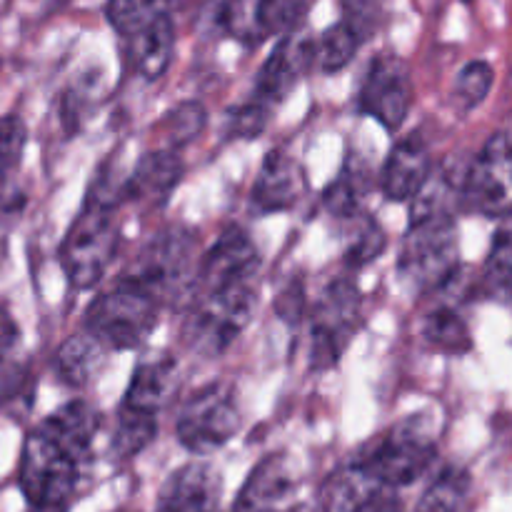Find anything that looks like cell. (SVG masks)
<instances>
[{"mask_svg": "<svg viewBox=\"0 0 512 512\" xmlns=\"http://www.w3.org/2000/svg\"><path fill=\"white\" fill-rule=\"evenodd\" d=\"M98 430L100 415L85 400H70L30 430L18 475L28 505L70 508Z\"/></svg>", "mask_w": 512, "mask_h": 512, "instance_id": "6da1fadb", "label": "cell"}, {"mask_svg": "<svg viewBox=\"0 0 512 512\" xmlns=\"http://www.w3.org/2000/svg\"><path fill=\"white\" fill-rule=\"evenodd\" d=\"M118 203L88 193L83 210L75 215L63 245L60 263L70 285L88 290L105 275L118 253Z\"/></svg>", "mask_w": 512, "mask_h": 512, "instance_id": "7a4b0ae2", "label": "cell"}, {"mask_svg": "<svg viewBox=\"0 0 512 512\" xmlns=\"http://www.w3.org/2000/svg\"><path fill=\"white\" fill-rule=\"evenodd\" d=\"M258 290L255 283H233L213 290H195L193 308L185 318L183 338L203 355H220L250 323Z\"/></svg>", "mask_w": 512, "mask_h": 512, "instance_id": "3957f363", "label": "cell"}, {"mask_svg": "<svg viewBox=\"0 0 512 512\" xmlns=\"http://www.w3.org/2000/svg\"><path fill=\"white\" fill-rule=\"evenodd\" d=\"M438 445L428 418L415 415L395 425L388 435L370 445L358 460L370 478L385 490L408 488L423 478L435 463Z\"/></svg>", "mask_w": 512, "mask_h": 512, "instance_id": "277c9868", "label": "cell"}, {"mask_svg": "<svg viewBox=\"0 0 512 512\" xmlns=\"http://www.w3.org/2000/svg\"><path fill=\"white\" fill-rule=\"evenodd\" d=\"M160 305L130 275L100 293L85 313V330L108 350H135L158 323Z\"/></svg>", "mask_w": 512, "mask_h": 512, "instance_id": "5b68a950", "label": "cell"}, {"mask_svg": "<svg viewBox=\"0 0 512 512\" xmlns=\"http://www.w3.org/2000/svg\"><path fill=\"white\" fill-rule=\"evenodd\" d=\"M198 238L188 228H165L140 250L133 268L125 275L135 280L145 293L155 298L163 308L178 300L190 285H195L198 273Z\"/></svg>", "mask_w": 512, "mask_h": 512, "instance_id": "8992f818", "label": "cell"}, {"mask_svg": "<svg viewBox=\"0 0 512 512\" xmlns=\"http://www.w3.org/2000/svg\"><path fill=\"white\" fill-rule=\"evenodd\" d=\"M398 268L415 290H440L453 283L458 275V233L453 213L410 220Z\"/></svg>", "mask_w": 512, "mask_h": 512, "instance_id": "52a82bcc", "label": "cell"}, {"mask_svg": "<svg viewBox=\"0 0 512 512\" xmlns=\"http://www.w3.org/2000/svg\"><path fill=\"white\" fill-rule=\"evenodd\" d=\"M460 200L485 218L512 215V135L495 133L463 173Z\"/></svg>", "mask_w": 512, "mask_h": 512, "instance_id": "ba28073f", "label": "cell"}, {"mask_svg": "<svg viewBox=\"0 0 512 512\" xmlns=\"http://www.w3.org/2000/svg\"><path fill=\"white\" fill-rule=\"evenodd\" d=\"M240 428V410L235 393L225 385H208L198 390L178 415L180 445L195 455H210L233 440Z\"/></svg>", "mask_w": 512, "mask_h": 512, "instance_id": "9c48e42d", "label": "cell"}, {"mask_svg": "<svg viewBox=\"0 0 512 512\" xmlns=\"http://www.w3.org/2000/svg\"><path fill=\"white\" fill-rule=\"evenodd\" d=\"M358 103L360 110L383 128L398 130L413 105V83L403 60L388 53L375 58L360 85Z\"/></svg>", "mask_w": 512, "mask_h": 512, "instance_id": "30bf717a", "label": "cell"}, {"mask_svg": "<svg viewBox=\"0 0 512 512\" xmlns=\"http://www.w3.org/2000/svg\"><path fill=\"white\" fill-rule=\"evenodd\" d=\"M318 320L313 325L310 343V365L315 370H330L338 365L358 315V288L350 280H335L325 290L315 310Z\"/></svg>", "mask_w": 512, "mask_h": 512, "instance_id": "8fae6325", "label": "cell"}, {"mask_svg": "<svg viewBox=\"0 0 512 512\" xmlns=\"http://www.w3.org/2000/svg\"><path fill=\"white\" fill-rule=\"evenodd\" d=\"M298 508V470L283 453L260 460L240 488L233 512H295Z\"/></svg>", "mask_w": 512, "mask_h": 512, "instance_id": "7c38bea8", "label": "cell"}, {"mask_svg": "<svg viewBox=\"0 0 512 512\" xmlns=\"http://www.w3.org/2000/svg\"><path fill=\"white\" fill-rule=\"evenodd\" d=\"M260 255L243 228H228L203 255L195 273V290H213L233 283H255Z\"/></svg>", "mask_w": 512, "mask_h": 512, "instance_id": "4fadbf2b", "label": "cell"}, {"mask_svg": "<svg viewBox=\"0 0 512 512\" xmlns=\"http://www.w3.org/2000/svg\"><path fill=\"white\" fill-rule=\"evenodd\" d=\"M310 65H315V40L298 38L293 33L283 35L255 78L253 100L263 103L265 108L285 100L298 80L308 73Z\"/></svg>", "mask_w": 512, "mask_h": 512, "instance_id": "5bb4252c", "label": "cell"}, {"mask_svg": "<svg viewBox=\"0 0 512 512\" xmlns=\"http://www.w3.org/2000/svg\"><path fill=\"white\" fill-rule=\"evenodd\" d=\"M220 493L218 470L208 463H188L165 480L155 512H218Z\"/></svg>", "mask_w": 512, "mask_h": 512, "instance_id": "9a60e30c", "label": "cell"}, {"mask_svg": "<svg viewBox=\"0 0 512 512\" xmlns=\"http://www.w3.org/2000/svg\"><path fill=\"white\" fill-rule=\"evenodd\" d=\"M430 173H433V160L428 145L413 133L390 150L380 178V190L390 203H408L418 195Z\"/></svg>", "mask_w": 512, "mask_h": 512, "instance_id": "2e32d148", "label": "cell"}, {"mask_svg": "<svg viewBox=\"0 0 512 512\" xmlns=\"http://www.w3.org/2000/svg\"><path fill=\"white\" fill-rule=\"evenodd\" d=\"M183 160L175 150H155V153H145L143 158L135 165L133 175L125 178L123 195L125 200H133V203L150 205V208H158L165 200L170 198V193L175 190V185L183 178Z\"/></svg>", "mask_w": 512, "mask_h": 512, "instance_id": "e0dca14e", "label": "cell"}, {"mask_svg": "<svg viewBox=\"0 0 512 512\" xmlns=\"http://www.w3.org/2000/svg\"><path fill=\"white\" fill-rule=\"evenodd\" d=\"M128 38V58L135 73L145 80H158L170 68L175 50V25L168 13L155 10Z\"/></svg>", "mask_w": 512, "mask_h": 512, "instance_id": "ac0fdd59", "label": "cell"}, {"mask_svg": "<svg viewBox=\"0 0 512 512\" xmlns=\"http://www.w3.org/2000/svg\"><path fill=\"white\" fill-rule=\"evenodd\" d=\"M305 190L303 168L290 155L268 153L253 185V205L260 213H283L300 200Z\"/></svg>", "mask_w": 512, "mask_h": 512, "instance_id": "d6986e66", "label": "cell"}, {"mask_svg": "<svg viewBox=\"0 0 512 512\" xmlns=\"http://www.w3.org/2000/svg\"><path fill=\"white\" fill-rule=\"evenodd\" d=\"M173 380H175L173 360L170 358L143 360V363L135 368L133 378H130V385L128 390H125V398L120 408L158 418L163 405L168 403V393L170 388H173Z\"/></svg>", "mask_w": 512, "mask_h": 512, "instance_id": "ffe728a7", "label": "cell"}, {"mask_svg": "<svg viewBox=\"0 0 512 512\" xmlns=\"http://www.w3.org/2000/svg\"><path fill=\"white\" fill-rule=\"evenodd\" d=\"M378 483L370 478L368 470L353 460L338 473L328 478L320 493V510L323 512H355L363 503H368L375 493H380Z\"/></svg>", "mask_w": 512, "mask_h": 512, "instance_id": "44dd1931", "label": "cell"}, {"mask_svg": "<svg viewBox=\"0 0 512 512\" xmlns=\"http://www.w3.org/2000/svg\"><path fill=\"white\" fill-rule=\"evenodd\" d=\"M105 345L93 333H78L60 345L55 355V370L58 378L70 388H83L90 383L98 368L105 360Z\"/></svg>", "mask_w": 512, "mask_h": 512, "instance_id": "7402d4cb", "label": "cell"}, {"mask_svg": "<svg viewBox=\"0 0 512 512\" xmlns=\"http://www.w3.org/2000/svg\"><path fill=\"white\" fill-rule=\"evenodd\" d=\"M470 490H473V480L468 470L450 465L440 470L433 483L425 488L415 512H463L470 500Z\"/></svg>", "mask_w": 512, "mask_h": 512, "instance_id": "603a6c76", "label": "cell"}, {"mask_svg": "<svg viewBox=\"0 0 512 512\" xmlns=\"http://www.w3.org/2000/svg\"><path fill=\"white\" fill-rule=\"evenodd\" d=\"M483 290L490 298L512 300V218L495 230L488 260L483 268Z\"/></svg>", "mask_w": 512, "mask_h": 512, "instance_id": "cb8c5ba5", "label": "cell"}, {"mask_svg": "<svg viewBox=\"0 0 512 512\" xmlns=\"http://www.w3.org/2000/svg\"><path fill=\"white\" fill-rule=\"evenodd\" d=\"M310 10V0H253L255 30L258 38L290 35Z\"/></svg>", "mask_w": 512, "mask_h": 512, "instance_id": "d4e9b609", "label": "cell"}, {"mask_svg": "<svg viewBox=\"0 0 512 512\" xmlns=\"http://www.w3.org/2000/svg\"><path fill=\"white\" fill-rule=\"evenodd\" d=\"M155 435H158V418L120 408L113 433V453L118 458H133L153 443Z\"/></svg>", "mask_w": 512, "mask_h": 512, "instance_id": "484cf974", "label": "cell"}, {"mask_svg": "<svg viewBox=\"0 0 512 512\" xmlns=\"http://www.w3.org/2000/svg\"><path fill=\"white\" fill-rule=\"evenodd\" d=\"M358 48V35L340 20V23L330 25V28L320 35L318 43H315V65H318L323 73H338V70H343L345 65L355 58Z\"/></svg>", "mask_w": 512, "mask_h": 512, "instance_id": "4316f807", "label": "cell"}, {"mask_svg": "<svg viewBox=\"0 0 512 512\" xmlns=\"http://www.w3.org/2000/svg\"><path fill=\"white\" fill-rule=\"evenodd\" d=\"M425 338L435 348L445 350V353H465L473 345L468 325L460 318L458 310L453 308H438L428 315V320H425Z\"/></svg>", "mask_w": 512, "mask_h": 512, "instance_id": "83f0119b", "label": "cell"}, {"mask_svg": "<svg viewBox=\"0 0 512 512\" xmlns=\"http://www.w3.org/2000/svg\"><path fill=\"white\" fill-rule=\"evenodd\" d=\"M343 23L358 35L360 43L373 38L388 18V0H340Z\"/></svg>", "mask_w": 512, "mask_h": 512, "instance_id": "f1b7e54d", "label": "cell"}, {"mask_svg": "<svg viewBox=\"0 0 512 512\" xmlns=\"http://www.w3.org/2000/svg\"><path fill=\"white\" fill-rule=\"evenodd\" d=\"M495 83V73L485 60H473L465 65L455 78V100L463 110H473L490 95Z\"/></svg>", "mask_w": 512, "mask_h": 512, "instance_id": "f546056e", "label": "cell"}, {"mask_svg": "<svg viewBox=\"0 0 512 512\" xmlns=\"http://www.w3.org/2000/svg\"><path fill=\"white\" fill-rule=\"evenodd\" d=\"M28 130L18 115H0V193L23 158Z\"/></svg>", "mask_w": 512, "mask_h": 512, "instance_id": "4dcf8cb0", "label": "cell"}, {"mask_svg": "<svg viewBox=\"0 0 512 512\" xmlns=\"http://www.w3.org/2000/svg\"><path fill=\"white\" fill-rule=\"evenodd\" d=\"M205 120H208V113H205L203 105L198 100H185L165 115V133H168L170 143L180 148V145L198 138L200 130L205 128Z\"/></svg>", "mask_w": 512, "mask_h": 512, "instance_id": "1f68e13d", "label": "cell"}, {"mask_svg": "<svg viewBox=\"0 0 512 512\" xmlns=\"http://www.w3.org/2000/svg\"><path fill=\"white\" fill-rule=\"evenodd\" d=\"M363 193V178L358 173H343L338 180H333L328 185V190L323 195V203L338 218H350V215L358 213Z\"/></svg>", "mask_w": 512, "mask_h": 512, "instance_id": "d6a6232c", "label": "cell"}, {"mask_svg": "<svg viewBox=\"0 0 512 512\" xmlns=\"http://www.w3.org/2000/svg\"><path fill=\"white\" fill-rule=\"evenodd\" d=\"M158 0H110L108 20L120 35H130L155 13Z\"/></svg>", "mask_w": 512, "mask_h": 512, "instance_id": "836d02e7", "label": "cell"}, {"mask_svg": "<svg viewBox=\"0 0 512 512\" xmlns=\"http://www.w3.org/2000/svg\"><path fill=\"white\" fill-rule=\"evenodd\" d=\"M268 110L258 100H250V103L240 105L233 115H230L228 133L233 138H258L260 133L268 125Z\"/></svg>", "mask_w": 512, "mask_h": 512, "instance_id": "e575fe53", "label": "cell"}, {"mask_svg": "<svg viewBox=\"0 0 512 512\" xmlns=\"http://www.w3.org/2000/svg\"><path fill=\"white\" fill-rule=\"evenodd\" d=\"M385 248V233L380 230L378 223H368L365 228L358 230L353 245L348 250V263L360 268V265L370 263V260L378 258Z\"/></svg>", "mask_w": 512, "mask_h": 512, "instance_id": "d590c367", "label": "cell"}, {"mask_svg": "<svg viewBox=\"0 0 512 512\" xmlns=\"http://www.w3.org/2000/svg\"><path fill=\"white\" fill-rule=\"evenodd\" d=\"M18 345V325L5 310H0V360L10 358Z\"/></svg>", "mask_w": 512, "mask_h": 512, "instance_id": "8d00e7d4", "label": "cell"}, {"mask_svg": "<svg viewBox=\"0 0 512 512\" xmlns=\"http://www.w3.org/2000/svg\"><path fill=\"white\" fill-rule=\"evenodd\" d=\"M355 512H403V505H400V500L390 490H380V493H375L368 503L360 505Z\"/></svg>", "mask_w": 512, "mask_h": 512, "instance_id": "74e56055", "label": "cell"}, {"mask_svg": "<svg viewBox=\"0 0 512 512\" xmlns=\"http://www.w3.org/2000/svg\"><path fill=\"white\" fill-rule=\"evenodd\" d=\"M463 3H470V0H463Z\"/></svg>", "mask_w": 512, "mask_h": 512, "instance_id": "f35d334b", "label": "cell"}, {"mask_svg": "<svg viewBox=\"0 0 512 512\" xmlns=\"http://www.w3.org/2000/svg\"><path fill=\"white\" fill-rule=\"evenodd\" d=\"M510 218H512V215H510Z\"/></svg>", "mask_w": 512, "mask_h": 512, "instance_id": "ab89813d", "label": "cell"}]
</instances>
